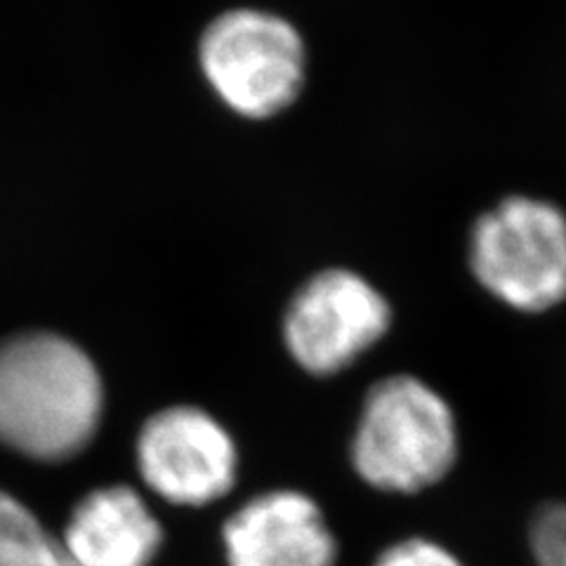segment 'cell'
I'll use <instances>...</instances> for the list:
<instances>
[{
    "mask_svg": "<svg viewBox=\"0 0 566 566\" xmlns=\"http://www.w3.org/2000/svg\"><path fill=\"white\" fill-rule=\"evenodd\" d=\"M229 566H335L338 541L307 493L279 489L241 505L222 528Z\"/></svg>",
    "mask_w": 566,
    "mask_h": 566,
    "instance_id": "52a82bcc",
    "label": "cell"
},
{
    "mask_svg": "<svg viewBox=\"0 0 566 566\" xmlns=\"http://www.w3.org/2000/svg\"><path fill=\"white\" fill-rule=\"evenodd\" d=\"M0 566H78L62 538L12 493L0 491Z\"/></svg>",
    "mask_w": 566,
    "mask_h": 566,
    "instance_id": "9c48e42d",
    "label": "cell"
},
{
    "mask_svg": "<svg viewBox=\"0 0 566 566\" xmlns=\"http://www.w3.org/2000/svg\"><path fill=\"white\" fill-rule=\"evenodd\" d=\"M528 547L536 566H566V503H545L534 512Z\"/></svg>",
    "mask_w": 566,
    "mask_h": 566,
    "instance_id": "30bf717a",
    "label": "cell"
},
{
    "mask_svg": "<svg viewBox=\"0 0 566 566\" xmlns=\"http://www.w3.org/2000/svg\"><path fill=\"white\" fill-rule=\"evenodd\" d=\"M392 312L378 289L347 270L316 274L286 314V345L314 376H333L357 361L389 328Z\"/></svg>",
    "mask_w": 566,
    "mask_h": 566,
    "instance_id": "8992f818",
    "label": "cell"
},
{
    "mask_svg": "<svg viewBox=\"0 0 566 566\" xmlns=\"http://www.w3.org/2000/svg\"><path fill=\"white\" fill-rule=\"evenodd\" d=\"M62 543L78 566H151L164 526L126 484L93 489L66 520Z\"/></svg>",
    "mask_w": 566,
    "mask_h": 566,
    "instance_id": "ba28073f",
    "label": "cell"
},
{
    "mask_svg": "<svg viewBox=\"0 0 566 566\" xmlns=\"http://www.w3.org/2000/svg\"><path fill=\"white\" fill-rule=\"evenodd\" d=\"M137 470L147 489L166 503L203 507L232 491L239 453L210 413L172 406L154 413L139 430Z\"/></svg>",
    "mask_w": 566,
    "mask_h": 566,
    "instance_id": "5b68a950",
    "label": "cell"
},
{
    "mask_svg": "<svg viewBox=\"0 0 566 566\" xmlns=\"http://www.w3.org/2000/svg\"><path fill=\"white\" fill-rule=\"evenodd\" d=\"M374 566H465L449 547L430 538H406L378 555Z\"/></svg>",
    "mask_w": 566,
    "mask_h": 566,
    "instance_id": "8fae6325",
    "label": "cell"
},
{
    "mask_svg": "<svg viewBox=\"0 0 566 566\" xmlns=\"http://www.w3.org/2000/svg\"><path fill=\"white\" fill-rule=\"evenodd\" d=\"M470 272L515 312L559 307L566 303V212L526 193L493 203L472 224Z\"/></svg>",
    "mask_w": 566,
    "mask_h": 566,
    "instance_id": "3957f363",
    "label": "cell"
},
{
    "mask_svg": "<svg viewBox=\"0 0 566 566\" xmlns=\"http://www.w3.org/2000/svg\"><path fill=\"white\" fill-rule=\"evenodd\" d=\"M201 64L232 109L264 118L286 109L297 97L305 74V48L297 31L279 17L234 10L206 29Z\"/></svg>",
    "mask_w": 566,
    "mask_h": 566,
    "instance_id": "277c9868",
    "label": "cell"
},
{
    "mask_svg": "<svg viewBox=\"0 0 566 566\" xmlns=\"http://www.w3.org/2000/svg\"><path fill=\"white\" fill-rule=\"evenodd\" d=\"M104 389L87 354L55 333L0 345V444L39 463L81 455L97 434Z\"/></svg>",
    "mask_w": 566,
    "mask_h": 566,
    "instance_id": "6da1fadb",
    "label": "cell"
},
{
    "mask_svg": "<svg viewBox=\"0 0 566 566\" xmlns=\"http://www.w3.org/2000/svg\"><path fill=\"white\" fill-rule=\"evenodd\" d=\"M460 451L451 403L416 376L370 387L352 439V465L385 493H420L447 480Z\"/></svg>",
    "mask_w": 566,
    "mask_h": 566,
    "instance_id": "7a4b0ae2",
    "label": "cell"
}]
</instances>
